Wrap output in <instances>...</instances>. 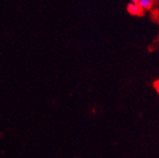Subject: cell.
Returning a JSON list of instances; mask_svg holds the SVG:
<instances>
[{"label":"cell","instance_id":"cell-1","mask_svg":"<svg viewBox=\"0 0 159 158\" xmlns=\"http://www.w3.org/2000/svg\"><path fill=\"white\" fill-rule=\"evenodd\" d=\"M127 10L131 15H139L140 13H142V9L138 5V3H130L127 6Z\"/></svg>","mask_w":159,"mask_h":158},{"label":"cell","instance_id":"cell-2","mask_svg":"<svg viewBox=\"0 0 159 158\" xmlns=\"http://www.w3.org/2000/svg\"><path fill=\"white\" fill-rule=\"evenodd\" d=\"M152 4V0H139V2H138V5L140 6L141 9H144V10L150 8Z\"/></svg>","mask_w":159,"mask_h":158},{"label":"cell","instance_id":"cell-3","mask_svg":"<svg viewBox=\"0 0 159 158\" xmlns=\"http://www.w3.org/2000/svg\"><path fill=\"white\" fill-rule=\"evenodd\" d=\"M139 0H132V3H138Z\"/></svg>","mask_w":159,"mask_h":158}]
</instances>
